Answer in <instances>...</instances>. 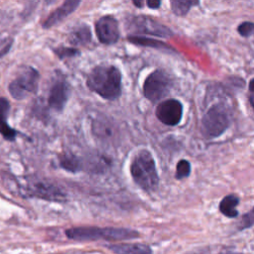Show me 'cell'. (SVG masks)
I'll use <instances>...</instances> for the list:
<instances>
[{
	"label": "cell",
	"mask_w": 254,
	"mask_h": 254,
	"mask_svg": "<svg viewBox=\"0 0 254 254\" xmlns=\"http://www.w3.org/2000/svg\"><path fill=\"white\" fill-rule=\"evenodd\" d=\"M86 86L105 100H116L122 93V74L113 64H97L87 74Z\"/></svg>",
	"instance_id": "1"
},
{
	"label": "cell",
	"mask_w": 254,
	"mask_h": 254,
	"mask_svg": "<svg viewBox=\"0 0 254 254\" xmlns=\"http://www.w3.org/2000/svg\"><path fill=\"white\" fill-rule=\"evenodd\" d=\"M130 175L133 182L143 190H157L160 178L155 159L149 150L141 149L133 156L130 163Z\"/></svg>",
	"instance_id": "2"
},
{
	"label": "cell",
	"mask_w": 254,
	"mask_h": 254,
	"mask_svg": "<svg viewBox=\"0 0 254 254\" xmlns=\"http://www.w3.org/2000/svg\"><path fill=\"white\" fill-rule=\"evenodd\" d=\"M67 238L75 241H94V240H130L139 237L138 231L124 227H97V226H78L65 230Z\"/></svg>",
	"instance_id": "3"
},
{
	"label": "cell",
	"mask_w": 254,
	"mask_h": 254,
	"mask_svg": "<svg viewBox=\"0 0 254 254\" xmlns=\"http://www.w3.org/2000/svg\"><path fill=\"white\" fill-rule=\"evenodd\" d=\"M231 117L228 106L222 102L211 105L201 117L200 132L206 139L220 137L230 126Z\"/></svg>",
	"instance_id": "4"
},
{
	"label": "cell",
	"mask_w": 254,
	"mask_h": 254,
	"mask_svg": "<svg viewBox=\"0 0 254 254\" xmlns=\"http://www.w3.org/2000/svg\"><path fill=\"white\" fill-rule=\"evenodd\" d=\"M174 88V78L162 68L152 71L143 82V95L152 103L166 98Z\"/></svg>",
	"instance_id": "5"
},
{
	"label": "cell",
	"mask_w": 254,
	"mask_h": 254,
	"mask_svg": "<svg viewBox=\"0 0 254 254\" xmlns=\"http://www.w3.org/2000/svg\"><path fill=\"white\" fill-rule=\"evenodd\" d=\"M40 79L39 71L32 66H25L19 75L10 82L9 92L13 98L22 100L38 89Z\"/></svg>",
	"instance_id": "6"
},
{
	"label": "cell",
	"mask_w": 254,
	"mask_h": 254,
	"mask_svg": "<svg viewBox=\"0 0 254 254\" xmlns=\"http://www.w3.org/2000/svg\"><path fill=\"white\" fill-rule=\"evenodd\" d=\"M128 29L133 32V35H151L164 39H169L174 36V33L170 28L147 15L132 17L128 21Z\"/></svg>",
	"instance_id": "7"
},
{
	"label": "cell",
	"mask_w": 254,
	"mask_h": 254,
	"mask_svg": "<svg viewBox=\"0 0 254 254\" xmlns=\"http://www.w3.org/2000/svg\"><path fill=\"white\" fill-rule=\"evenodd\" d=\"M29 196L38 197L50 201L63 202L66 200V193L57 184L48 180H39L31 182L26 188Z\"/></svg>",
	"instance_id": "8"
},
{
	"label": "cell",
	"mask_w": 254,
	"mask_h": 254,
	"mask_svg": "<svg viewBox=\"0 0 254 254\" xmlns=\"http://www.w3.org/2000/svg\"><path fill=\"white\" fill-rule=\"evenodd\" d=\"M183 114V103L176 98H168L161 101L155 110V115L161 123L173 127L180 124Z\"/></svg>",
	"instance_id": "9"
},
{
	"label": "cell",
	"mask_w": 254,
	"mask_h": 254,
	"mask_svg": "<svg viewBox=\"0 0 254 254\" xmlns=\"http://www.w3.org/2000/svg\"><path fill=\"white\" fill-rule=\"evenodd\" d=\"M94 31L99 43L113 45L120 38V30L117 19L113 15H104L94 23Z\"/></svg>",
	"instance_id": "10"
},
{
	"label": "cell",
	"mask_w": 254,
	"mask_h": 254,
	"mask_svg": "<svg viewBox=\"0 0 254 254\" xmlns=\"http://www.w3.org/2000/svg\"><path fill=\"white\" fill-rule=\"evenodd\" d=\"M70 97V85L65 79L64 76L57 77L54 83L51 86L49 97H48V104L49 107L56 111L61 113L68 99Z\"/></svg>",
	"instance_id": "11"
},
{
	"label": "cell",
	"mask_w": 254,
	"mask_h": 254,
	"mask_svg": "<svg viewBox=\"0 0 254 254\" xmlns=\"http://www.w3.org/2000/svg\"><path fill=\"white\" fill-rule=\"evenodd\" d=\"M80 5V1L78 0H66L60 7L54 10L48 18L43 23L44 29H50L56 25H59L62 21H64L68 15L73 13L77 7Z\"/></svg>",
	"instance_id": "12"
},
{
	"label": "cell",
	"mask_w": 254,
	"mask_h": 254,
	"mask_svg": "<svg viewBox=\"0 0 254 254\" xmlns=\"http://www.w3.org/2000/svg\"><path fill=\"white\" fill-rule=\"evenodd\" d=\"M127 41L133 45L140 46V47H148L152 49H156L165 53H176V50L170 46L169 44L159 41L156 39H151L145 36H139V35H129L127 37Z\"/></svg>",
	"instance_id": "13"
},
{
	"label": "cell",
	"mask_w": 254,
	"mask_h": 254,
	"mask_svg": "<svg viewBox=\"0 0 254 254\" xmlns=\"http://www.w3.org/2000/svg\"><path fill=\"white\" fill-rule=\"evenodd\" d=\"M10 110V103L5 97H0V133L7 141H14L17 136V131L10 127L7 122Z\"/></svg>",
	"instance_id": "14"
},
{
	"label": "cell",
	"mask_w": 254,
	"mask_h": 254,
	"mask_svg": "<svg viewBox=\"0 0 254 254\" xmlns=\"http://www.w3.org/2000/svg\"><path fill=\"white\" fill-rule=\"evenodd\" d=\"M107 248L115 254H152V249L142 243L111 244Z\"/></svg>",
	"instance_id": "15"
},
{
	"label": "cell",
	"mask_w": 254,
	"mask_h": 254,
	"mask_svg": "<svg viewBox=\"0 0 254 254\" xmlns=\"http://www.w3.org/2000/svg\"><path fill=\"white\" fill-rule=\"evenodd\" d=\"M91 38H92V35H91L90 28L85 24L76 26L68 34V42L72 46H76V47L86 46L91 42Z\"/></svg>",
	"instance_id": "16"
},
{
	"label": "cell",
	"mask_w": 254,
	"mask_h": 254,
	"mask_svg": "<svg viewBox=\"0 0 254 254\" xmlns=\"http://www.w3.org/2000/svg\"><path fill=\"white\" fill-rule=\"evenodd\" d=\"M59 164L62 169L72 174H76L83 169L80 158L70 152H63L59 156Z\"/></svg>",
	"instance_id": "17"
},
{
	"label": "cell",
	"mask_w": 254,
	"mask_h": 254,
	"mask_svg": "<svg viewBox=\"0 0 254 254\" xmlns=\"http://www.w3.org/2000/svg\"><path fill=\"white\" fill-rule=\"evenodd\" d=\"M240 198L235 193H230L225 195L219 202V211L228 218H234L238 216V210L236 206L239 204Z\"/></svg>",
	"instance_id": "18"
},
{
	"label": "cell",
	"mask_w": 254,
	"mask_h": 254,
	"mask_svg": "<svg viewBox=\"0 0 254 254\" xmlns=\"http://www.w3.org/2000/svg\"><path fill=\"white\" fill-rule=\"evenodd\" d=\"M170 4H171V10L175 15H177L178 17H185L193 6L199 5V1L172 0Z\"/></svg>",
	"instance_id": "19"
},
{
	"label": "cell",
	"mask_w": 254,
	"mask_h": 254,
	"mask_svg": "<svg viewBox=\"0 0 254 254\" xmlns=\"http://www.w3.org/2000/svg\"><path fill=\"white\" fill-rule=\"evenodd\" d=\"M190 172H191L190 163L186 159H182L177 163L175 178L177 180H183V179L189 178L190 176Z\"/></svg>",
	"instance_id": "20"
},
{
	"label": "cell",
	"mask_w": 254,
	"mask_h": 254,
	"mask_svg": "<svg viewBox=\"0 0 254 254\" xmlns=\"http://www.w3.org/2000/svg\"><path fill=\"white\" fill-rule=\"evenodd\" d=\"M54 52L60 60L75 58V57L80 56V54H81L80 51L76 48H69V47H63V46H60V47L54 49Z\"/></svg>",
	"instance_id": "21"
},
{
	"label": "cell",
	"mask_w": 254,
	"mask_h": 254,
	"mask_svg": "<svg viewBox=\"0 0 254 254\" xmlns=\"http://www.w3.org/2000/svg\"><path fill=\"white\" fill-rule=\"evenodd\" d=\"M237 32L238 34L243 37V38H249L252 36L253 31H254V24L251 21H245L242 22L240 25L237 27Z\"/></svg>",
	"instance_id": "22"
},
{
	"label": "cell",
	"mask_w": 254,
	"mask_h": 254,
	"mask_svg": "<svg viewBox=\"0 0 254 254\" xmlns=\"http://www.w3.org/2000/svg\"><path fill=\"white\" fill-rule=\"evenodd\" d=\"M253 225V209H250L247 213L242 216L240 229L250 228Z\"/></svg>",
	"instance_id": "23"
},
{
	"label": "cell",
	"mask_w": 254,
	"mask_h": 254,
	"mask_svg": "<svg viewBox=\"0 0 254 254\" xmlns=\"http://www.w3.org/2000/svg\"><path fill=\"white\" fill-rule=\"evenodd\" d=\"M162 2L159 0H148L146 1V5L148 6V8L153 9V10H157L160 8Z\"/></svg>",
	"instance_id": "24"
},
{
	"label": "cell",
	"mask_w": 254,
	"mask_h": 254,
	"mask_svg": "<svg viewBox=\"0 0 254 254\" xmlns=\"http://www.w3.org/2000/svg\"><path fill=\"white\" fill-rule=\"evenodd\" d=\"M248 90H249V102L250 105L253 106V78L250 79L249 81V86H248Z\"/></svg>",
	"instance_id": "25"
},
{
	"label": "cell",
	"mask_w": 254,
	"mask_h": 254,
	"mask_svg": "<svg viewBox=\"0 0 254 254\" xmlns=\"http://www.w3.org/2000/svg\"><path fill=\"white\" fill-rule=\"evenodd\" d=\"M133 4L135 5V6H137L138 8H143V5H144V2L143 1H133Z\"/></svg>",
	"instance_id": "26"
}]
</instances>
